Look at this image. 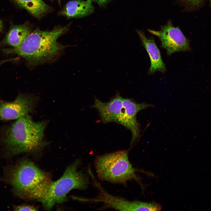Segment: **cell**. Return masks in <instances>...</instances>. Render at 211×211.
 <instances>
[{"label":"cell","instance_id":"1","mask_svg":"<svg viewBox=\"0 0 211 211\" xmlns=\"http://www.w3.org/2000/svg\"><path fill=\"white\" fill-rule=\"evenodd\" d=\"M47 122L46 121L35 122L27 114L2 127L0 144L9 156L38 152L48 143L44 139Z\"/></svg>","mask_w":211,"mask_h":211},{"label":"cell","instance_id":"2","mask_svg":"<svg viewBox=\"0 0 211 211\" xmlns=\"http://www.w3.org/2000/svg\"><path fill=\"white\" fill-rule=\"evenodd\" d=\"M66 26L56 27L50 31L37 29L31 32L19 47L3 49L8 54H16L24 58L28 64L36 66L53 60L65 46L57 41L67 30Z\"/></svg>","mask_w":211,"mask_h":211},{"label":"cell","instance_id":"3","mask_svg":"<svg viewBox=\"0 0 211 211\" xmlns=\"http://www.w3.org/2000/svg\"><path fill=\"white\" fill-rule=\"evenodd\" d=\"M9 173L8 181L14 193L24 199L40 201L52 181L48 174L27 159L18 162Z\"/></svg>","mask_w":211,"mask_h":211},{"label":"cell","instance_id":"4","mask_svg":"<svg viewBox=\"0 0 211 211\" xmlns=\"http://www.w3.org/2000/svg\"><path fill=\"white\" fill-rule=\"evenodd\" d=\"M80 160H76L66 169L62 176L56 181H52L43 198L40 201L45 209L51 210L56 204L67 200V196L72 190H84L88 186V175L79 170Z\"/></svg>","mask_w":211,"mask_h":211},{"label":"cell","instance_id":"5","mask_svg":"<svg viewBox=\"0 0 211 211\" xmlns=\"http://www.w3.org/2000/svg\"><path fill=\"white\" fill-rule=\"evenodd\" d=\"M94 165L98 177L102 180L124 183L135 177L136 170L129 161L127 151L99 156L95 159Z\"/></svg>","mask_w":211,"mask_h":211},{"label":"cell","instance_id":"6","mask_svg":"<svg viewBox=\"0 0 211 211\" xmlns=\"http://www.w3.org/2000/svg\"><path fill=\"white\" fill-rule=\"evenodd\" d=\"M35 96L21 93L11 101H0V121L16 120L31 112L37 102Z\"/></svg>","mask_w":211,"mask_h":211},{"label":"cell","instance_id":"7","mask_svg":"<svg viewBox=\"0 0 211 211\" xmlns=\"http://www.w3.org/2000/svg\"><path fill=\"white\" fill-rule=\"evenodd\" d=\"M148 31L159 38L161 46L166 49L169 55L176 52L190 50L189 42L181 30L174 27L170 22L162 27L160 30Z\"/></svg>","mask_w":211,"mask_h":211},{"label":"cell","instance_id":"8","mask_svg":"<svg viewBox=\"0 0 211 211\" xmlns=\"http://www.w3.org/2000/svg\"><path fill=\"white\" fill-rule=\"evenodd\" d=\"M145 103H137L131 99L124 98L122 107L116 122L129 129L131 132L132 144L139 137L140 130L136 119L137 113L140 111L152 106Z\"/></svg>","mask_w":211,"mask_h":211},{"label":"cell","instance_id":"9","mask_svg":"<svg viewBox=\"0 0 211 211\" xmlns=\"http://www.w3.org/2000/svg\"><path fill=\"white\" fill-rule=\"evenodd\" d=\"M99 192L98 195L92 198H76V199L81 201L97 202L103 203L105 207L110 208L120 211H141L143 208L142 202L130 201L121 197L111 195L104 190L95 182Z\"/></svg>","mask_w":211,"mask_h":211},{"label":"cell","instance_id":"10","mask_svg":"<svg viewBox=\"0 0 211 211\" xmlns=\"http://www.w3.org/2000/svg\"><path fill=\"white\" fill-rule=\"evenodd\" d=\"M123 99L119 93L107 102L95 98L92 107L98 110L104 123L116 122L122 107Z\"/></svg>","mask_w":211,"mask_h":211},{"label":"cell","instance_id":"11","mask_svg":"<svg viewBox=\"0 0 211 211\" xmlns=\"http://www.w3.org/2000/svg\"><path fill=\"white\" fill-rule=\"evenodd\" d=\"M143 45L145 48L149 56L151 61V66L149 73L153 74L156 71L164 73L166 71L165 64L163 62L160 51L154 40L148 38L142 31L137 30Z\"/></svg>","mask_w":211,"mask_h":211},{"label":"cell","instance_id":"12","mask_svg":"<svg viewBox=\"0 0 211 211\" xmlns=\"http://www.w3.org/2000/svg\"><path fill=\"white\" fill-rule=\"evenodd\" d=\"M93 10L91 0H74L68 2L62 12L68 18H70L87 16Z\"/></svg>","mask_w":211,"mask_h":211},{"label":"cell","instance_id":"13","mask_svg":"<svg viewBox=\"0 0 211 211\" xmlns=\"http://www.w3.org/2000/svg\"><path fill=\"white\" fill-rule=\"evenodd\" d=\"M31 33L30 28L26 25L12 26L1 43L2 45L17 48L22 44Z\"/></svg>","mask_w":211,"mask_h":211},{"label":"cell","instance_id":"14","mask_svg":"<svg viewBox=\"0 0 211 211\" xmlns=\"http://www.w3.org/2000/svg\"><path fill=\"white\" fill-rule=\"evenodd\" d=\"M19 6L37 18L47 12L49 6L42 0H13Z\"/></svg>","mask_w":211,"mask_h":211},{"label":"cell","instance_id":"15","mask_svg":"<svg viewBox=\"0 0 211 211\" xmlns=\"http://www.w3.org/2000/svg\"><path fill=\"white\" fill-rule=\"evenodd\" d=\"M14 210L17 211H33L38 210V208L32 205L27 204H22L15 206L13 207Z\"/></svg>","mask_w":211,"mask_h":211},{"label":"cell","instance_id":"16","mask_svg":"<svg viewBox=\"0 0 211 211\" xmlns=\"http://www.w3.org/2000/svg\"><path fill=\"white\" fill-rule=\"evenodd\" d=\"M191 4L194 6H198L203 0H186Z\"/></svg>","mask_w":211,"mask_h":211},{"label":"cell","instance_id":"17","mask_svg":"<svg viewBox=\"0 0 211 211\" xmlns=\"http://www.w3.org/2000/svg\"><path fill=\"white\" fill-rule=\"evenodd\" d=\"M94 1L97 3L100 6H103L105 5L108 2V0H91Z\"/></svg>","mask_w":211,"mask_h":211},{"label":"cell","instance_id":"18","mask_svg":"<svg viewBox=\"0 0 211 211\" xmlns=\"http://www.w3.org/2000/svg\"><path fill=\"white\" fill-rule=\"evenodd\" d=\"M11 61V59H5L3 60L2 61H0V67L3 64L6 62H10ZM1 100L0 99V101Z\"/></svg>","mask_w":211,"mask_h":211},{"label":"cell","instance_id":"19","mask_svg":"<svg viewBox=\"0 0 211 211\" xmlns=\"http://www.w3.org/2000/svg\"><path fill=\"white\" fill-rule=\"evenodd\" d=\"M3 23L2 21L0 20V32H1L2 29Z\"/></svg>","mask_w":211,"mask_h":211},{"label":"cell","instance_id":"20","mask_svg":"<svg viewBox=\"0 0 211 211\" xmlns=\"http://www.w3.org/2000/svg\"><path fill=\"white\" fill-rule=\"evenodd\" d=\"M210 2V5L211 7V0H209Z\"/></svg>","mask_w":211,"mask_h":211},{"label":"cell","instance_id":"21","mask_svg":"<svg viewBox=\"0 0 211 211\" xmlns=\"http://www.w3.org/2000/svg\"><path fill=\"white\" fill-rule=\"evenodd\" d=\"M58 0L59 1H60V0Z\"/></svg>","mask_w":211,"mask_h":211}]
</instances>
